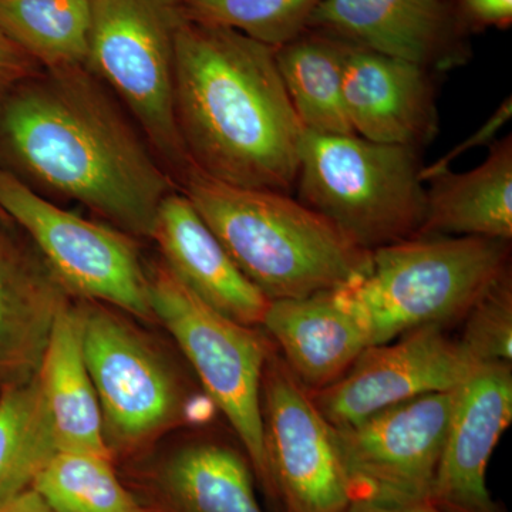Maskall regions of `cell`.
Instances as JSON below:
<instances>
[{
	"label": "cell",
	"mask_w": 512,
	"mask_h": 512,
	"mask_svg": "<svg viewBox=\"0 0 512 512\" xmlns=\"http://www.w3.org/2000/svg\"><path fill=\"white\" fill-rule=\"evenodd\" d=\"M0 211L33 242L73 298L154 320L136 238L64 210L2 165Z\"/></svg>",
	"instance_id": "9"
},
{
	"label": "cell",
	"mask_w": 512,
	"mask_h": 512,
	"mask_svg": "<svg viewBox=\"0 0 512 512\" xmlns=\"http://www.w3.org/2000/svg\"><path fill=\"white\" fill-rule=\"evenodd\" d=\"M483 365L443 326L369 346L335 383L311 392L332 427H346L394 404L463 386Z\"/></svg>",
	"instance_id": "12"
},
{
	"label": "cell",
	"mask_w": 512,
	"mask_h": 512,
	"mask_svg": "<svg viewBox=\"0 0 512 512\" xmlns=\"http://www.w3.org/2000/svg\"><path fill=\"white\" fill-rule=\"evenodd\" d=\"M468 32L488 28L508 29L512 23V0H453Z\"/></svg>",
	"instance_id": "29"
},
{
	"label": "cell",
	"mask_w": 512,
	"mask_h": 512,
	"mask_svg": "<svg viewBox=\"0 0 512 512\" xmlns=\"http://www.w3.org/2000/svg\"><path fill=\"white\" fill-rule=\"evenodd\" d=\"M72 301L33 242L0 211V390L37 375L57 316Z\"/></svg>",
	"instance_id": "16"
},
{
	"label": "cell",
	"mask_w": 512,
	"mask_h": 512,
	"mask_svg": "<svg viewBox=\"0 0 512 512\" xmlns=\"http://www.w3.org/2000/svg\"><path fill=\"white\" fill-rule=\"evenodd\" d=\"M173 0H90L87 69L113 93L140 128L175 185L191 165L174 114Z\"/></svg>",
	"instance_id": "8"
},
{
	"label": "cell",
	"mask_w": 512,
	"mask_h": 512,
	"mask_svg": "<svg viewBox=\"0 0 512 512\" xmlns=\"http://www.w3.org/2000/svg\"><path fill=\"white\" fill-rule=\"evenodd\" d=\"M426 215L419 237L512 239V137L490 144L484 163L446 170L426 181Z\"/></svg>",
	"instance_id": "20"
},
{
	"label": "cell",
	"mask_w": 512,
	"mask_h": 512,
	"mask_svg": "<svg viewBox=\"0 0 512 512\" xmlns=\"http://www.w3.org/2000/svg\"><path fill=\"white\" fill-rule=\"evenodd\" d=\"M261 412L269 471L284 512H346L352 485L335 433L278 350L262 375Z\"/></svg>",
	"instance_id": "11"
},
{
	"label": "cell",
	"mask_w": 512,
	"mask_h": 512,
	"mask_svg": "<svg viewBox=\"0 0 512 512\" xmlns=\"http://www.w3.org/2000/svg\"><path fill=\"white\" fill-rule=\"evenodd\" d=\"M345 46L343 99L356 136L420 150L439 133L433 72L419 64Z\"/></svg>",
	"instance_id": "15"
},
{
	"label": "cell",
	"mask_w": 512,
	"mask_h": 512,
	"mask_svg": "<svg viewBox=\"0 0 512 512\" xmlns=\"http://www.w3.org/2000/svg\"><path fill=\"white\" fill-rule=\"evenodd\" d=\"M247 454L215 436L188 431L158 456L148 494L158 512H265Z\"/></svg>",
	"instance_id": "18"
},
{
	"label": "cell",
	"mask_w": 512,
	"mask_h": 512,
	"mask_svg": "<svg viewBox=\"0 0 512 512\" xmlns=\"http://www.w3.org/2000/svg\"><path fill=\"white\" fill-rule=\"evenodd\" d=\"M161 262L201 302L248 328H262L269 299L242 274L183 192H170L150 235Z\"/></svg>",
	"instance_id": "17"
},
{
	"label": "cell",
	"mask_w": 512,
	"mask_h": 512,
	"mask_svg": "<svg viewBox=\"0 0 512 512\" xmlns=\"http://www.w3.org/2000/svg\"><path fill=\"white\" fill-rule=\"evenodd\" d=\"M276 64L303 130L355 134L343 99L342 40L308 29L275 49Z\"/></svg>",
	"instance_id": "22"
},
{
	"label": "cell",
	"mask_w": 512,
	"mask_h": 512,
	"mask_svg": "<svg viewBox=\"0 0 512 512\" xmlns=\"http://www.w3.org/2000/svg\"><path fill=\"white\" fill-rule=\"evenodd\" d=\"M421 170L414 148L305 130L295 190L350 241L375 251L419 237L426 215Z\"/></svg>",
	"instance_id": "6"
},
{
	"label": "cell",
	"mask_w": 512,
	"mask_h": 512,
	"mask_svg": "<svg viewBox=\"0 0 512 512\" xmlns=\"http://www.w3.org/2000/svg\"><path fill=\"white\" fill-rule=\"evenodd\" d=\"M174 114L192 170L235 187L295 190L305 130L274 47L237 30L181 19Z\"/></svg>",
	"instance_id": "2"
},
{
	"label": "cell",
	"mask_w": 512,
	"mask_h": 512,
	"mask_svg": "<svg viewBox=\"0 0 512 512\" xmlns=\"http://www.w3.org/2000/svg\"><path fill=\"white\" fill-rule=\"evenodd\" d=\"M308 29L430 72L463 66L471 56L470 32L453 0H323Z\"/></svg>",
	"instance_id": "13"
},
{
	"label": "cell",
	"mask_w": 512,
	"mask_h": 512,
	"mask_svg": "<svg viewBox=\"0 0 512 512\" xmlns=\"http://www.w3.org/2000/svg\"><path fill=\"white\" fill-rule=\"evenodd\" d=\"M0 165L45 197L77 202L150 239L173 177L86 66L42 70L0 96Z\"/></svg>",
	"instance_id": "1"
},
{
	"label": "cell",
	"mask_w": 512,
	"mask_h": 512,
	"mask_svg": "<svg viewBox=\"0 0 512 512\" xmlns=\"http://www.w3.org/2000/svg\"><path fill=\"white\" fill-rule=\"evenodd\" d=\"M323 0H181V16L192 22L237 30L256 42L281 47L308 30Z\"/></svg>",
	"instance_id": "26"
},
{
	"label": "cell",
	"mask_w": 512,
	"mask_h": 512,
	"mask_svg": "<svg viewBox=\"0 0 512 512\" xmlns=\"http://www.w3.org/2000/svg\"><path fill=\"white\" fill-rule=\"evenodd\" d=\"M76 299V298H74ZM84 359L99 400L110 456H136L171 433L200 429L215 406L138 319L76 299Z\"/></svg>",
	"instance_id": "4"
},
{
	"label": "cell",
	"mask_w": 512,
	"mask_h": 512,
	"mask_svg": "<svg viewBox=\"0 0 512 512\" xmlns=\"http://www.w3.org/2000/svg\"><path fill=\"white\" fill-rule=\"evenodd\" d=\"M0 512H55L33 488L16 495L12 500L0 504Z\"/></svg>",
	"instance_id": "32"
},
{
	"label": "cell",
	"mask_w": 512,
	"mask_h": 512,
	"mask_svg": "<svg viewBox=\"0 0 512 512\" xmlns=\"http://www.w3.org/2000/svg\"><path fill=\"white\" fill-rule=\"evenodd\" d=\"M512 421V366L483 365L458 392L429 501L441 512H507L487 468Z\"/></svg>",
	"instance_id": "14"
},
{
	"label": "cell",
	"mask_w": 512,
	"mask_h": 512,
	"mask_svg": "<svg viewBox=\"0 0 512 512\" xmlns=\"http://www.w3.org/2000/svg\"><path fill=\"white\" fill-rule=\"evenodd\" d=\"M57 451L39 377L0 390V504L32 488Z\"/></svg>",
	"instance_id": "23"
},
{
	"label": "cell",
	"mask_w": 512,
	"mask_h": 512,
	"mask_svg": "<svg viewBox=\"0 0 512 512\" xmlns=\"http://www.w3.org/2000/svg\"><path fill=\"white\" fill-rule=\"evenodd\" d=\"M512 117V100L511 97L505 99L503 103L498 106V109L494 111L493 116L490 117L483 126L478 128L473 136L468 137L464 143L458 144L454 150L446 154L439 161L429 165V167H423L421 170V180L426 183L429 178L434 175L443 173V171L450 170V164L454 160H457L461 154L467 153V151L474 150L478 146H490L497 140V134L500 133L501 128L511 120Z\"/></svg>",
	"instance_id": "28"
},
{
	"label": "cell",
	"mask_w": 512,
	"mask_h": 512,
	"mask_svg": "<svg viewBox=\"0 0 512 512\" xmlns=\"http://www.w3.org/2000/svg\"><path fill=\"white\" fill-rule=\"evenodd\" d=\"M173 2L178 3L181 2V0H173Z\"/></svg>",
	"instance_id": "33"
},
{
	"label": "cell",
	"mask_w": 512,
	"mask_h": 512,
	"mask_svg": "<svg viewBox=\"0 0 512 512\" xmlns=\"http://www.w3.org/2000/svg\"><path fill=\"white\" fill-rule=\"evenodd\" d=\"M460 322L463 333L458 340L480 365H511V271L491 286Z\"/></svg>",
	"instance_id": "27"
},
{
	"label": "cell",
	"mask_w": 512,
	"mask_h": 512,
	"mask_svg": "<svg viewBox=\"0 0 512 512\" xmlns=\"http://www.w3.org/2000/svg\"><path fill=\"white\" fill-rule=\"evenodd\" d=\"M261 329L309 392L335 383L370 346L336 291L269 302Z\"/></svg>",
	"instance_id": "19"
},
{
	"label": "cell",
	"mask_w": 512,
	"mask_h": 512,
	"mask_svg": "<svg viewBox=\"0 0 512 512\" xmlns=\"http://www.w3.org/2000/svg\"><path fill=\"white\" fill-rule=\"evenodd\" d=\"M147 278L154 320L170 333L202 392L227 419L255 477L276 498L261 412L262 375L274 343L261 328L239 325L205 305L163 262L147 268Z\"/></svg>",
	"instance_id": "7"
},
{
	"label": "cell",
	"mask_w": 512,
	"mask_h": 512,
	"mask_svg": "<svg viewBox=\"0 0 512 512\" xmlns=\"http://www.w3.org/2000/svg\"><path fill=\"white\" fill-rule=\"evenodd\" d=\"M37 377L59 450L111 457L104 444L99 400L84 359L74 298L57 316Z\"/></svg>",
	"instance_id": "21"
},
{
	"label": "cell",
	"mask_w": 512,
	"mask_h": 512,
	"mask_svg": "<svg viewBox=\"0 0 512 512\" xmlns=\"http://www.w3.org/2000/svg\"><path fill=\"white\" fill-rule=\"evenodd\" d=\"M346 512H441L430 501L409 504H380L367 500H353Z\"/></svg>",
	"instance_id": "31"
},
{
	"label": "cell",
	"mask_w": 512,
	"mask_h": 512,
	"mask_svg": "<svg viewBox=\"0 0 512 512\" xmlns=\"http://www.w3.org/2000/svg\"><path fill=\"white\" fill-rule=\"evenodd\" d=\"M32 488L55 512H146L103 454L59 450Z\"/></svg>",
	"instance_id": "25"
},
{
	"label": "cell",
	"mask_w": 512,
	"mask_h": 512,
	"mask_svg": "<svg viewBox=\"0 0 512 512\" xmlns=\"http://www.w3.org/2000/svg\"><path fill=\"white\" fill-rule=\"evenodd\" d=\"M0 29L42 70L87 67L90 0H0Z\"/></svg>",
	"instance_id": "24"
},
{
	"label": "cell",
	"mask_w": 512,
	"mask_h": 512,
	"mask_svg": "<svg viewBox=\"0 0 512 512\" xmlns=\"http://www.w3.org/2000/svg\"><path fill=\"white\" fill-rule=\"evenodd\" d=\"M39 72V64L0 29V96Z\"/></svg>",
	"instance_id": "30"
},
{
	"label": "cell",
	"mask_w": 512,
	"mask_h": 512,
	"mask_svg": "<svg viewBox=\"0 0 512 512\" xmlns=\"http://www.w3.org/2000/svg\"><path fill=\"white\" fill-rule=\"evenodd\" d=\"M178 190L269 301L336 291L369 265L372 251L291 194L235 187L192 168Z\"/></svg>",
	"instance_id": "3"
},
{
	"label": "cell",
	"mask_w": 512,
	"mask_h": 512,
	"mask_svg": "<svg viewBox=\"0 0 512 512\" xmlns=\"http://www.w3.org/2000/svg\"><path fill=\"white\" fill-rule=\"evenodd\" d=\"M460 387L414 397L350 426L333 427L353 500L429 501Z\"/></svg>",
	"instance_id": "10"
},
{
	"label": "cell",
	"mask_w": 512,
	"mask_h": 512,
	"mask_svg": "<svg viewBox=\"0 0 512 512\" xmlns=\"http://www.w3.org/2000/svg\"><path fill=\"white\" fill-rule=\"evenodd\" d=\"M510 268V241L414 237L377 248L362 275L336 289L365 326L370 346L460 322Z\"/></svg>",
	"instance_id": "5"
}]
</instances>
